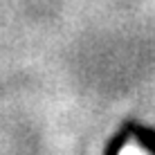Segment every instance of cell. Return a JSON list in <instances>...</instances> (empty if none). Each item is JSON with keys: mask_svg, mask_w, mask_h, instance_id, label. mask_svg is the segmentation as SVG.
Here are the masks:
<instances>
[{"mask_svg": "<svg viewBox=\"0 0 155 155\" xmlns=\"http://www.w3.org/2000/svg\"><path fill=\"white\" fill-rule=\"evenodd\" d=\"M119 155H148L146 151H142L140 146H135V144H126L124 148L119 151Z\"/></svg>", "mask_w": 155, "mask_h": 155, "instance_id": "1", "label": "cell"}]
</instances>
